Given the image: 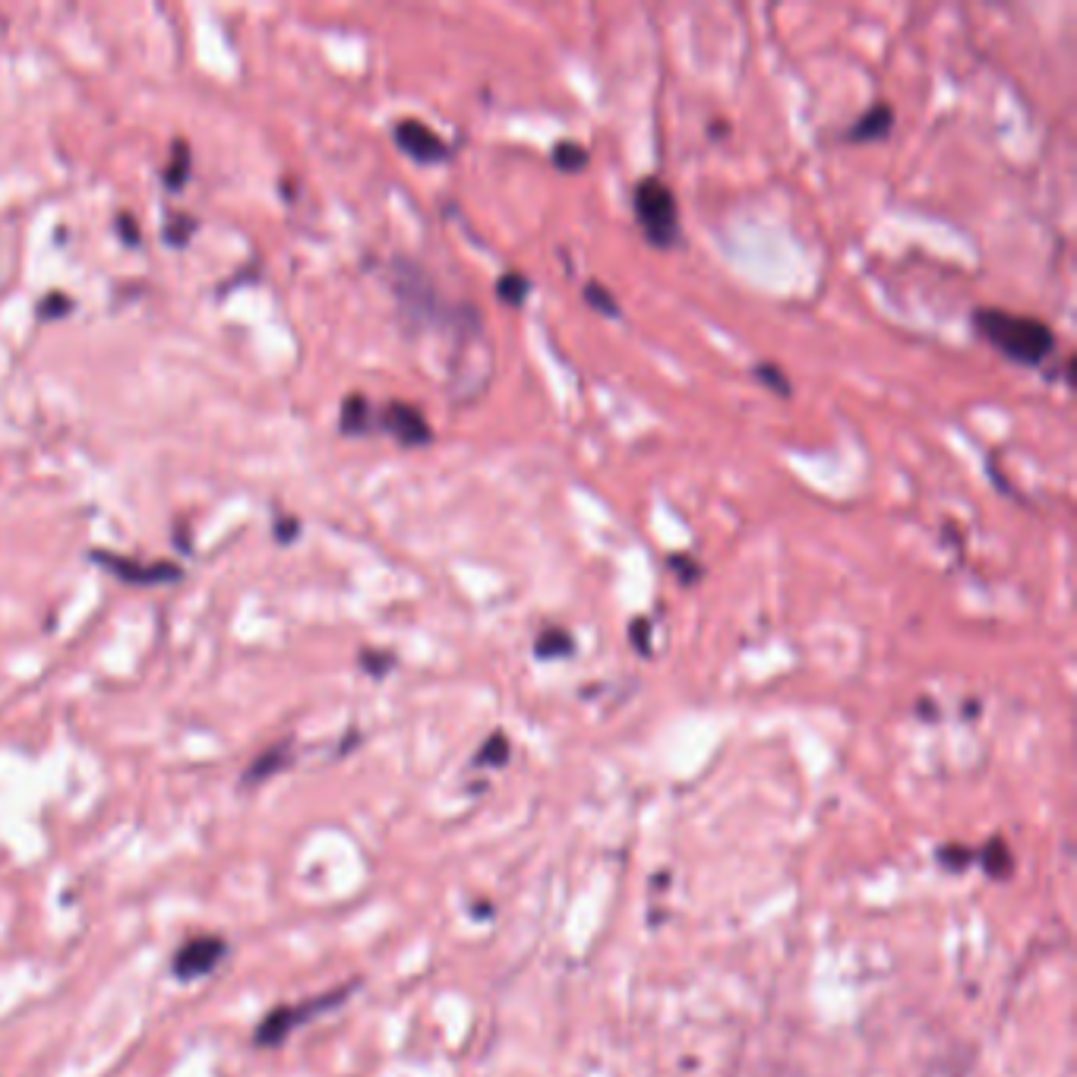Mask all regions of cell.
Returning <instances> with one entry per match:
<instances>
[{"mask_svg":"<svg viewBox=\"0 0 1077 1077\" xmlns=\"http://www.w3.org/2000/svg\"><path fill=\"white\" fill-rule=\"evenodd\" d=\"M585 301L597 310V313H604V316H620V307H616V301H613V294L601 285V282H588L585 285Z\"/></svg>","mask_w":1077,"mask_h":1077,"instance_id":"cell-14","label":"cell"},{"mask_svg":"<svg viewBox=\"0 0 1077 1077\" xmlns=\"http://www.w3.org/2000/svg\"><path fill=\"white\" fill-rule=\"evenodd\" d=\"M983 860H986L989 875H995V879H999V875H1008V869H1011V853H1008V847L999 844V841H995V844L986 850Z\"/></svg>","mask_w":1077,"mask_h":1077,"instance_id":"cell-15","label":"cell"},{"mask_svg":"<svg viewBox=\"0 0 1077 1077\" xmlns=\"http://www.w3.org/2000/svg\"><path fill=\"white\" fill-rule=\"evenodd\" d=\"M588 149L582 143H556L553 149V165L566 171V174H578L588 168Z\"/></svg>","mask_w":1077,"mask_h":1077,"instance_id":"cell-11","label":"cell"},{"mask_svg":"<svg viewBox=\"0 0 1077 1077\" xmlns=\"http://www.w3.org/2000/svg\"><path fill=\"white\" fill-rule=\"evenodd\" d=\"M361 664H364L370 673L380 676V673H386V667H392V657H389V654H370V651H367V654L361 657Z\"/></svg>","mask_w":1077,"mask_h":1077,"instance_id":"cell-22","label":"cell"},{"mask_svg":"<svg viewBox=\"0 0 1077 1077\" xmlns=\"http://www.w3.org/2000/svg\"><path fill=\"white\" fill-rule=\"evenodd\" d=\"M98 563L108 566L114 575H121L124 582L130 585H168V582H177L181 578V569H177L174 563H133L127 560V556H114V553H92Z\"/></svg>","mask_w":1077,"mask_h":1077,"instance_id":"cell-7","label":"cell"},{"mask_svg":"<svg viewBox=\"0 0 1077 1077\" xmlns=\"http://www.w3.org/2000/svg\"><path fill=\"white\" fill-rule=\"evenodd\" d=\"M670 569H676V572H680V578H683V585H692L695 582V578L698 575H702V569H698L695 563H689L686 560V556L683 553H676V556H670Z\"/></svg>","mask_w":1077,"mask_h":1077,"instance_id":"cell-20","label":"cell"},{"mask_svg":"<svg viewBox=\"0 0 1077 1077\" xmlns=\"http://www.w3.org/2000/svg\"><path fill=\"white\" fill-rule=\"evenodd\" d=\"M528 288H531V285H528L525 275L509 272V275L500 278V285H496V297H500V301L509 304V307H522L525 297H528Z\"/></svg>","mask_w":1077,"mask_h":1077,"instance_id":"cell-13","label":"cell"},{"mask_svg":"<svg viewBox=\"0 0 1077 1077\" xmlns=\"http://www.w3.org/2000/svg\"><path fill=\"white\" fill-rule=\"evenodd\" d=\"M632 642H635V648L642 651V654L651 651V626H648L645 620H635V623H632Z\"/></svg>","mask_w":1077,"mask_h":1077,"instance_id":"cell-21","label":"cell"},{"mask_svg":"<svg viewBox=\"0 0 1077 1077\" xmlns=\"http://www.w3.org/2000/svg\"><path fill=\"white\" fill-rule=\"evenodd\" d=\"M973 326L995 351L1008 357L1011 364L1040 367L1055 351V335L1043 319L983 307L973 313Z\"/></svg>","mask_w":1077,"mask_h":1077,"instance_id":"cell-1","label":"cell"},{"mask_svg":"<svg viewBox=\"0 0 1077 1077\" xmlns=\"http://www.w3.org/2000/svg\"><path fill=\"white\" fill-rule=\"evenodd\" d=\"M380 424H383V430L392 433L402 446H424V443L433 440L427 417L417 411L414 405H405V402L386 405V411H383V417H380Z\"/></svg>","mask_w":1077,"mask_h":1077,"instance_id":"cell-6","label":"cell"},{"mask_svg":"<svg viewBox=\"0 0 1077 1077\" xmlns=\"http://www.w3.org/2000/svg\"><path fill=\"white\" fill-rule=\"evenodd\" d=\"M755 376H759V380H762L768 389H777L781 395H790V383H787V376H784V370H781V367H774V364H759V367H755Z\"/></svg>","mask_w":1077,"mask_h":1077,"instance_id":"cell-17","label":"cell"},{"mask_svg":"<svg viewBox=\"0 0 1077 1077\" xmlns=\"http://www.w3.org/2000/svg\"><path fill=\"white\" fill-rule=\"evenodd\" d=\"M225 954H228V945L218 939V935H203V939L187 942L181 951L174 954L171 970H174L177 980L190 983V980H199V976H209L218 964L225 961Z\"/></svg>","mask_w":1077,"mask_h":1077,"instance_id":"cell-4","label":"cell"},{"mask_svg":"<svg viewBox=\"0 0 1077 1077\" xmlns=\"http://www.w3.org/2000/svg\"><path fill=\"white\" fill-rule=\"evenodd\" d=\"M345 992H348V989H342V992H329V995H319V999H313V1002H301V1005H282V1008H275V1011L266 1017V1021L259 1024V1030H256L253 1040H256L259 1046H275V1043L288 1040L291 1030H297V1027L304 1024V1021H310V1017H316L319 1011H326V1008L338 1005V1002H342V995H345Z\"/></svg>","mask_w":1077,"mask_h":1077,"instance_id":"cell-3","label":"cell"},{"mask_svg":"<svg viewBox=\"0 0 1077 1077\" xmlns=\"http://www.w3.org/2000/svg\"><path fill=\"white\" fill-rule=\"evenodd\" d=\"M70 310H73V304L67 294H48L42 301V316H64Z\"/></svg>","mask_w":1077,"mask_h":1077,"instance_id":"cell-19","label":"cell"},{"mask_svg":"<svg viewBox=\"0 0 1077 1077\" xmlns=\"http://www.w3.org/2000/svg\"><path fill=\"white\" fill-rule=\"evenodd\" d=\"M506 755H509V743H506V736H503V733H496V736H490V740H487V749H484L481 755H477V762H496V765H503V762H506Z\"/></svg>","mask_w":1077,"mask_h":1077,"instance_id":"cell-18","label":"cell"},{"mask_svg":"<svg viewBox=\"0 0 1077 1077\" xmlns=\"http://www.w3.org/2000/svg\"><path fill=\"white\" fill-rule=\"evenodd\" d=\"M894 127V111L888 105H872L860 121H856L847 130L850 143H875V139H885Z\"/></svg>","mask_w":1077,"mask_h":1077,"instance_id":"cell-8","label":"cell"},{"mask_svg":"<svg viewBox=\"0 0 1077 1077\" xmlns=\"http://www.w3.org/2000/svg\"><path fill=\"white\" fill-rule=\"evenodd\" d=\"M392 136H395L398 149H402L405 155H411L414 162H421V165H433V162H443V158H449V146L421 121H398Z\"/></svg>","mask_w":1077,"mask_h":1077,"instance_id":"cell-5","label":"cell"},{"mask_svg":"<svg viewBox=\"0 0 1077 1077\" xmlns=\"http://www.w3.org/2000/svg\"><path fill=\"white\" fill-rule=\"evenodd\" d=\"M572 648H575V642H572V635L566 629H544L541 635H537V642H534V654L541 657V661L566 657Z\"/></svg>","mask_w":1077,"mask_h":1077,"instance_id":"cell-9","label":"cell"},{"mask_svg":"<svg viewBox=\"0 0 1077 1077\" xmlns=\"http://www.w3.org/2000/svg\"><path fill=\"white\" fill-rule=\"evenodd\" d=\"M285 755H288V746H275V749H269V752L259 755V759H256V762L250 765V771H247V784L266 781L269 774H275L278 768L285 765Z\"/></svg>","mask_w":1077,"mask_h":1077,"instance_id":"cell-12","label":"cell"},{"mask_svg":"<svg viewBox=\"0 0 1077 1077\" xmlns=\"http://www.w3.org/2000/svg\"><path fill=\"white\" fill-rule=\"evenodd\" d=\"M187 168H190V152L184 143L174 146V162L168 168V187H181L187 181Z\"/></svg>","mask_w":1077,"mask_h":1077,"instance_id":"cell-16","label":"cell"},{"mask_svg":"<svg viewBox=\"0 0 1077 1077\" xmlns=\"http://www.w3.org/2000/svg\"><path fill=\"white\" fill-rule=\"evenodd\" d=\"M370 427V405L364 395H351L342 405V430L345 433H367Z\"/></svg>","mask_w":1077,"mask_h":1077,"instance_id":"cell-10","label":"cell"},{"mask_svg":"<svg viewBox=\"0 0 1077 1077\" xmlns=\"http://www.w3.org/2000/svg\"><path fill=\"white\" fill-rule=\"evenodd\" d=\"M632 203L638 225L645 231V241L657 250L673 247L676 237H680V212H676L673 190L657 177H645V181H638Z\"/></svg>","mask_w":1077,"mask_h":1077,"instance_id":"cell-2","label":"cell"}]
</instances>
